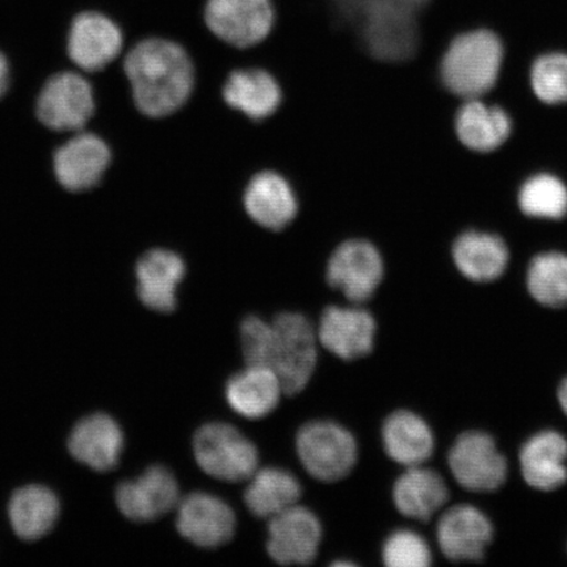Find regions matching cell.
<instances>
[{
	"instance_id": "obj_1",
	"label": "cell",
	"mask_w": 567,
	"mask_h": 567,
	"mask_svg": "<svg viewBox=\"0 0 567 567\" xmlns=\"http://www.w3.org/2000/svg\"><path fill=\"white\" fill-rule=\"evenodd\" d=\"M238 340L244 365L274 371L289 399L313 381L319 361L317 326L301 311L284 310L269 321L247 315L239 322Z\"/></svg>"
},
{
	"instance_id": "obj_2",
	"label": "cell",
	"mask_w": 567,
	"mask_h": 567,
	"mask_svg": "<svg viewBox=\"0 0 567 567\" xmlns=\"http://www.w3.org/2000/svg\"><path fill=\"white\" fill-rule=\"evenodd\" d=\"M134 102L146 116L172 115L188 101L195 86L194 63L182 45L166 39H147L125 60Z\"/></svg>"
},
{
	"instance_id": "obj_3",
	"label": "cell",
	"mask_w": 567,
	"mask_h": 567,
	"mask_svg": "<svg viewBox=\"0 0 567 567\" xmlns=\"http://www.w3.org/2000/svg\"><path fill=\"white\" fill-rule=\"evenodd\" d=\"M507 56L505 41L486 27L460 32L443 49L441 76L451 94L472 101L492 91Z\"/></svg>"
},
{
	"instance_id": "obj_4",
	"label": "cell",
	"mask_w": 567,
	"mask_h": 567,
	"mask_svg": "<svg viewBox=\"0 0 567 567\" xmlns=\"http://www.w3.org/2000/svg\"><path fill=\"white\" fill-rule=\"evenodd\" d=\"M193 456L205 476L225 484H246L260 466V452L237 425L204 422L194 432Z\"/></svg>"
},
{
	"instance_id": "obj_5",
	"label": "cell",
	"mask_w": 567,
	"mask_h": 567,
	"mask_svg": "<svg viewBox=\"0 0 567 567\" xmlns=\"http://www.w3.org/2000/svg\"><path fill=\"white\" fill-rule=\"evenodd\" d=\"M295 451L302 470L321 484H338L358 466L360 450L353 432L332 420H311L296 431Z\"/></svg>"
},
{
	"instance_id": "obj_6",
	"label": "cell",
	"mask_w": 567,
	"mask_h": 567,
	"mask_svg": "<svg viewBox=\"0 0 567 567\" xmlns=\"http://www.w3.org/2000/svg\"><path fill=\"white\" fill-rule=\"evenodd\" d=\"M202 18L216 39L248 49L271 35L278 11L274 0H205Z\"/></svg>"
},
{
	"instance_id": "obj_7",
	"label": "cell",
	"mask_w": 567,
	"mask_h": 567,
	"mask_svg": "<svg viewBox=\"0 0 567 567\" xmlns=\"http://www.w3.org/2000/svg\"><path fill=\"white\" fill-rule=\"evenodd\" d=\"M175 528L195 548L212 551L234 540L238 517L221 496L197 491L182 496L176 508Z\"/></svg>"
},
{
	"instance_id": "obj_8",
	"label": "cell",
	"mask_w": 567,
	"mask_h": 567,
	"mask_svg": "<svg viewBox=\"0 0 567 567\" xmlns=\"http://www.w3.org/2000/svg\"><path fill=\"white\" fill-rule=\"evenodd\" d=\"M323 537L321 519L299 503L267 520L265 549L276 565L309 566L316 563Z\"/></svg>"
},
{
	"instance_id": "obj_9",
	"label": "cell",
	"mask_w": 567,
	"mask_h": 567,
	"mask_svg": "<svg viewBox=\"0 0 567 567\" xmlns=\"http://www.w3.org/2000/svg\"><path fill=\"white\" fill-rule=\"evenodd\" d=\"M378 331L374 316L360 305H329L322 310L317 324L319 347L343 363H357L371 357Z\"/></svg>"
},
{
	"instance_id": "obj_10",
	"label": "cell",
	"mask_w": 567,
	"mask_h": 567,
	"mask_svg": "<svg viewBox=\"0 0 567 567\" xmlns=\"http://www.w3.org/2000/svg\"><path fill=\"white\" fill-rule=\"evenodd\" d=\"M385 266L374 245L363 239L340 245L326 267V281L352 305L370 301L384 280Z\"/></svg>"
},
{
	"instance_id": "obj_11",
	"label": "cell",
	"mask_w": 567,
	"mask_h": 567,
	"mask_svg": "<svg viewBox=\"0 0 567 567\" xmlns=\"http://www.w3.org/2000/svg\"><path fill=\"white\" fill-rule=\"evenodd\" d=\"M449 465L461 487L476 493L494 492L507 478L508 467L494 439L481 431L461 434L449 453Z\"/></svg>"
},
{
	"instance_id": "obj_12",
	"label": "cell",
	"mask_w": 567,
	"mask_h": 567,
	"mask_svg": "<svg viewBox=\"0 0 567 567\" xmlns=\"http://www.w3.org/2000/svg\"><path fill=\"white\" fill-rule=\"evenodd\" d=\"M182 499L181 485L175 474L163 465L148 467L136 480L117 487L116 502L127 519L148 523L176 512Z\"/></svg>"
},
{
	"instance_id": "obj_13",
	"label": "cell",
	"mask_w": 567,
	"mask_h": 567,
	"mask_svg": "<svg viewBox=\"0 0 567 567\" xmlns=\"http://www.w3.org/2000/svg\"><path fill=\"white\" fill-rule=\"evenodd\" d=\"M94 92L83 76L60 73L42 89L38 102L40 122L53 131H80L94 115Z\"/></svg>"
},
{
	"instance_id": "obj_14",
	"label": "cell",
	"mask_w": 567,
	"mask_h": 567,
	"mask_svg": "<svg viewBox=\"0 0 567 567\" xmlns=\"http://www.w3.org/2000/svg\"><path fill=\"white\" fill-rule=\"evenodd\" d=\"M493 536L491 519L471 505L453 506L437 522L439 548L451 561H480L492 544Z\"/></svg>"
},
{
	"instance_id": "obj_15",
	"label": "cell",
	"mask_w": 567,
	"mask_h": 567,
	"mask_svg": "<svg viewBox=\"0 0 567 567\" xmlns=\"http://www.w3.org/2000/svg\"><path fill=\"white\" fill-rule=\"evenodd\" d=\"M286 396L278 375L268 368L244 365L225 381L226 405L246 421H264Z\"/></svg>"
},
{
	"instance_id": "obj_16",
	"label": "cell",
	"mask_w": 567,
	"mask_h": 567,
	"mask_svg": "<svg viewBox=\"0 0 567 567\" xmlns=\"http://www.w3.org/2000/svg\"><path fill=\"white\" fill-rule=\"evenodd\" d=\"M70 59L83 70L99 71L122 52L123 34L112 20L97 12L76 17L69 34Z\"/></svg>"
},
{
	"instance_id": "obj_17",
	"label": "cell",
	"mask_w": 567,
	"mask_h": 567,
	"mask_svg": "<svg viewBox=\"0 0 567 567\" xmlns=\"http://www.w3.org/2000/svg\"><path fill=\"white\" fill-rule=\"evenodd\" d=\"M111 162V152L102 138L91 133L78 134L54 157L56 179L71 193H81L101 182Z\"/></svg>"
},
{
	"instance_id": "obj_18",
	"label": "cell",
	"mask_w": 567,
	"mask_h": 567,
	"mask_svg": "<svg viewBox=\"0 0 567 567\" xmlns=\"http://www.w3.org/2000/svg\"><path fill=\"white\" fill-rule=\"evenodd\" d=\"M381 442L385 455L403 467L427 463L435 450L430 424L408 409L392 411L381 424Z\"/></svg>"
},
{
	"instance_id": "obj_19",
	"label": "cell",
	"mask_w": 567,
	"mask_h": 567,
	"mask_svg": "<svg viewBox=\"0 0 567 567\" xmlns=\"http://www.w3.org/2000/svg\"><path fill=\"white\" fill-rule=\"evenodd\" d=\"M186 274L179 255L162 248L146 252L137 264L141 302L157 313H173L177 309V288Z\"/></svg>"
},
{
	"instance_id": "obj_20",
	"label": "cell",
	"mask_w": 567,
	"mask_h": 567,
	"mask_svg": "<svg viewBox=\"0 0 567 567\" xmlns=\"http://www.w3.org/2000/svg\"><path fill=\"white\" fill-rule=\"evenodd\" d=\"M303 496L301 481L286 467L259 466L254 476L246 482L243 493L244 505L258 520L271 517L299 505Z\"/></svg>"
},
{
	"instance_id": "obj_21",
	"label": "cell",
	"mask_w": 567,
	"mask_h": 567,
	"mask_svg": "<svg viewBox=\"0 0 567 567\" xmlns=\"http://www.w3.org/2000/svg\"><path fill=\"white\" fill-rule=\"evenodd\" d=\"M520 471L530 487L553 492L567 481V439L545 430L529 437L520 450Z\"/></svg>"
},
{
	"instance_id": "obj_22",
	"label": "cell",
	"mask_w": 567,
	"mask_h": 567,
	"mask_svg": "<svg viewBox=\"0 0 567 567\" xmlns=\"http://www.w3.org/2000/svg\"><path fill=\"white\" fill-rule=\"evenodd\" d=\"M245 208L255 223L269 230H281L293 221L299 204L290 184L278 173L255 175L245 193Z\"/></svg>"
},
{
	"instance_id": "obj_23",
	"label": "cell",
	"mask_w": 567,
	"mask_h": 567,
	"mask_svg": "<svg viewBox=\"0 0 567 567\" xmlns=\"http://www.w3.org/2000/svg\"><path fill=\"white\" fill-rule=\"evenodd\" d=\"M449 496V487L441 474L423 465L406 467L392 488L396 512L417 522H429L441 512Z\"/></svg>"
},
{
	"instance_id": "obj_24",
	"label": "cell",
	"mask_w": 567,
	"mask_h": 567,
	"mask_svg": "<svg viewBox=\"0 0 567 567\" xmlns=\"http://www.w3.org/2000/svg\"><path fill=\"white\" fill-rule=\"evenodd\" d=\"M124 435L118 424L105 414H95L75 425L69 451L80 463L97 472H109L118 463Z\"/></svg>"
},
{
	"instance_id": "obj_25",
	"label": "cell",
	"mask_w": 567,
	"mask_h": 567,
	"mask_svg": "<svg viewBox=\"0 0 567 567\" xmlns=\"http://www.w3.org/2000/svg\"><path fill=\"white\" fill-rule=\"evenodd\" d=\"M452 257L467 280L492 282L505 274L509 251L505 240L495 234L471 230L457 237Z\"/></svg>"
},
{
	"instance_id": "obj_26",
	"label": "cell",
	"mask_w": 567,
	"mask_h": 567,
	"mask_svg": "<svg viewBox=\"0 0 567 567\" xmlns=\"http://www.w3.org/2000/svg\"><path fill=\"white\" fill-rule=\"evenodd\" d=\"M455 130L461 144L470 151L492 153L512 136L513 123L501 106L472 99L458 110Z\"/></svg>"
},
{
	"instance_id": "obj_27",
	"label": "cell",
	"mask_w": 567,
	"mask_h": 567,
	"mask_svg": "<svg viewBox=\"0 0 567 567\" xmlns=\"http://www.w3.org/2000/svg\"><path fill=\"white\" fill-rule=\"evenodd\" d=\"M224 99L231 109L252 120L272 116L282 102L278 81L261 69L233 71L224 86Z\"/></svg>"
},
{
	"instance_id": "obj_28",
	"label": "cell",
	"mask_w": 567,
	"mask_h": 567,
	"mask_svg": "<svg viewBox=\"0 0 567 567\" xmlns=\"http://www.w3.org/2000/svg\"><path fill=\"white\" fill-rule=\"evenodd\" d=\"M11 526L27 542L44 537L60 515V502L49 488L30 485L12 495L9 506Z\"/></svg>"
},
{
	"instance_id": "obj_29",
	"label": "cell",
	"mask_w": 567,
	"mask_h": 567,
	"mask_svg": "<svg viewBox=\"0 0 567 567\" xmlns=\"http://www.w3.org/2000/svg\"><path fill=\"white\" fill-rule=\"evenodd\" d=\"M527 288L543 307H566L567 255L558 251L538 254L528 267Z\"/></svg>"
},
{
	"instance_id": "obj_30",
	"label": "cell",
	"mask_w": 567,
	"mask_h": 567,
	"mask_svg": "<svg viewBox=\"0 0 567 567\" xmlns=\"http://www.w3.org/2000/svg\"><path fill=\"white\" fill-rule=\"evenodd\" d=\"M517 203L532 218L561 219L567 215V187L559 177L543 173L523 183Z\"/></svg>"
},
{
	"instance_id": "obj_31",
	"label": "cell",
	"mask_w": 567,
	"mask_h": 567,
	"mask_svg": "<svg viewBox=\"0 0 567 567\" xmlns=\"http://www.w3.org/2000/svg\"><path fill=\"white\" fill-rule=\"evenodd\" d=\"M530 87L538 101L549 105L567 103V52L549 49L532 62Z\"/></svg>"
},
{
	"instance_id": "obj_32",
	"label": "cell",
	"mask_w": 567,
	"mask_h": 567,
	"mask_svg": "<svg viewBox=\"0 0 567 567\" xmlns=\"http://www.w3.org/2000/svg\"><path fill=\"white\" fill-rule=\"evenodd\" d=\"M382 564L386 567H427L432 553L424 537L411 529H396L381 547Z\"/></svg>"
},
{
	"instance_id": "obj_33",
	"label": "cell",
	"mask_w": 567,
	"mask_h": 567,
	"mask_svg": "<svg viewBox=\"0 0 567 567\" xmlns=\"http://www.w3.org/2000/svg\"><path fill=\"white\" fill-rule=\"evenodd\" d=\"M10 84V70L9 63H7L4 55L0 53V97L6 94L7 89Z\"/></svg>"
},
{
	"instance_id": "obj_34",
	"label": "cell",
	"mask_w": 567,
	"mask_h": 567,
	"mask_svg": "<svg viewBox=\"0 0 567 567\" xmlns=\"http://www.w3.org/2000/svg\"><path fill=\"white\" fill-rule=\"evenodd\" d=\"M558 402L564 413L567 415V378L564 379L561 385L558 388Z\"/></svg>"
},
{
	"instance_id": "obj_35",
	"label": "cell",
	"mask_w": 567,
	"mask_h": 567,
	"mask_svg": "<svg viewBox=\"0 0 567 567\" xmlns=\"http://www.w3.org/2000/svg\"><path fill=\"white\" fill-rule=\"evenodd\" d=\"M359 564L350 561V559H342V561H339V559H336V561H332L330 566L332 567H339V566H357Z\"/></svg>"
}]
</instances>
